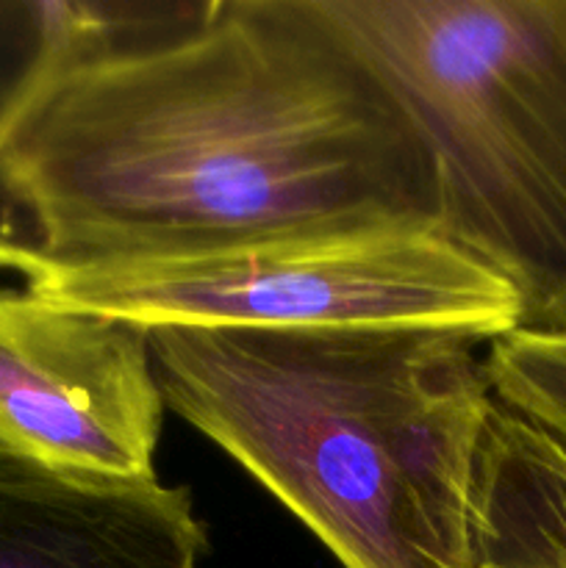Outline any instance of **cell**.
<instances>
[{"label":"cell","mask_w":566,"mask_h":568,"mask_svg":"<svg viewBox=\"0 0 566 568\" xmlns=\"http://www.w3.org/2000/svg\"><path fill=\"white\" fill-rule=\"evenodd\" d=\"M11 209H14V205L9 203V197H6L3 186H0V233L11 231Z\"/></svg>","instance_id":"obj_9"},{"label":"cell","mask_w":566,"mask_h":568,"mask_svg":"<svg viewBox=\"0 0 566 568\" xmlns=\"http://www.w3.org/2000/svg\"><path fill=\"white\" fill-rule=\"evenodd\" d=\"M0 270L50 303L148 331H519V297L436 227H377L220 250L53 255L0 233Z\"/></svg>","instance_id":"obj_4"},{"label":"cell","mask_w":566,"mask_h":568,"mask_svg":"<svg viewBox=\"0 0 566 568\" xmlns=\"http://www.w3.org/2000/svg\"><path fill=\"white\" fill-rule=\"evenodd\" d=\"M444 331H150L166 408L286 505L344 568H472L494 405Z\"/></svg>","instance_id":"obj_2"},{"label":"cell","mask_w":566,"mask_h":568,"mask_svg":"<svg viewBox=\"0 0 566 568\" xmlns=\"http://www.w3.org/2000/svg\"><path fill=\"white\" fill-rule=\"evenodd\" d=\"M205 552L189 488L55 471L0 444V568H200Z\"/></svg>","instance_id":"obj_6"},{"label":"cell","mask_w":566,"mask_h":568,"mask_svg":"<svg viewBox=\"0 0 566 568\" xmlns=\"http://www.w3.org/2000/svg\"><path fill=\"white\" fill-rule=\"evenodd\" d=\"M414 125L436 231L566 331V0H314Z\"/></svg>","instance_id":"obj_3"},{"label":"cell","mask_w":566,"mask_h":568,"mask_svg":"<svg viewBox=\"0 0 566 568\" xmlns=\"http://www.w3.org/2000/svg\"><path fill=\"white\" fill-rule=\"evenodd\" d=\"M472 568H566V449L494 399L469 503Z\"/></svg>","instance_id":"obj_7"},{"label":"cell","mask_w":566,"mask_h":568,"mask_svg":"<svg viewBox=\"0 0 566 568\" xmlns=\"http://www.w3.org/2000/svg\"><path fill=\"white\" fill-rule=\"evenodd\" d=\"M150 331L0 288V444L55 471L153 480L164 422Z\"/></svg>","instance_id":"obj_5"},{"label":"cell","mask_w":566,"mask_h":568,"mask_svg":"<svg viewBox=\"0 0 566 568\" xmlns=\"http://www.w3.org/2000/svg\"><path fill=\"white\" fill-rule=\"evenodd\" d=\"M0 186L53 255L436 227L425 148L314 0H222L70 61L0 111Z\"/></svg>","instance_id":"obj_1"},{"label":"cell","mask_w":566,"mask_h":568,"mask_svg":"<svg viewBox=\"0 0 566 568\" xmlns=\"http://www.w3.org/2000/svg\"><path fill=\"white\" fill-rule=\"evenodd\" d=\"M483 366L494 399L566 449V331L494 338Z\"/></svg>","instance_id":"obj_8"}]
</instances>
